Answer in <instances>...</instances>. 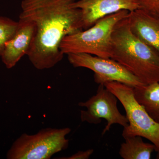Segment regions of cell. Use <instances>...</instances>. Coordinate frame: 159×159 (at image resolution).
<instances>
[{
    "label": "cell",
    "instance_id": "1",
    "mask_svg": "<svg viewBox=\"0 0 159 159\" xmlns=\"http://www.w3.org/2000/svg\"><path fill=\"white\" fill-rule=\"evenodd\" d=\"M77 0H22L19 19L32 22L35 31L27 56L36 69H51L62 60L60 44L67 35L83 30Z\"/></svg>",
    "mask_w": 159,
    "mask_h": 159
},
{
    "label": "cell",
    "instance_id": "2",
    "mask_svg": "<svg viewBox=\"0 0 159 159\" xmlns=\"http://www.w3.org/2000/svg\"><path fill=\"white\" fill-rule=\"evenodd\" d=\"M128 16L117 23L113 31L111 58L144 84L159 82V54L134 34Z\"/></svg>",
    "mask_w": 159,
    "mask_h": 159
},
{
    "label": "cell",
    "instance_id": "3",
    "mask_svg": "<svg viewBox=\"0 0 159 159\" xmlns=\"http://www.w3.org/2000/svg\"><path fill=\"white\" fill-rule=\"evenodd\" d=\"M129 11L122 10L107 16L84 31L67 35L60 44L64 54L86 53L111 58L112 35L117 23L128 17Z\"/></svg>",
    "mask_w": 159,
    "mask_h": 159
},
{
    "label": "cell",
    "instance_id": "4",
    "mask_svg": "<svg viewBox=\"0 0 159 159\" xmlns=\"http://www.w3.org/2000/svg\"><path fill=\"white\" fill-rule=\"evenodd\" d=\"M69 127L42 129L37 133L23 134L16 139L6 154L8 159H50L55 154L68 148L66 137Z\"/></svg>",
    "mask_w": 159,
    "mask_h": 159
},
{
    "label": "cell",
    "instance_id": "5",
    "mask_svg": "<svg viewBox=\"0 0 159 159\" xmlns=\"http://www.w3.org/2000/svg\"><path fill=\"white\" fill-rule=\"evenodd\" d=\"M104 86L116 95L123 106L129 124L123 128L122 137L139 136L149 140L159 151V124L151 118L135 98L133 87L117 81L105 83Z\"/></svg>",
    "mask_w": 159,
    "mask_h": 159
},
{
    "label": "cell",
    "instance_id": "6",
    "mask_svg": "<svg viewBox=\"0 0 159 159\" xmlns=\"http://www.w3.org/2000/svg\"><path fill=\"white\" fill-rule=\"evenodd\" d=\"M67 55L69 62L74 67L85 68L93 71L94 80L98 84L117 81L133 87L144 85L123 66L111 58L86 53H70Z\"/></svg>",
    "mask_w": 159,
    "mask_h": 159
},
{
    "label": "cell",
    "instance_id": "7",
    "mask_svg": "<svg viewBox=\"0 0 159 159\" xmlns=\"http://www.w3.org/2000/svg\"><path fill=\"white\" fill-rule=\"evenodd\" d=\"M118 98L109 90L103 84H99L97 93L85 102H79L78 105L85 107L80 111V119L82 122L90 124L100 123L102 119L107 122L102 132V135L110 129L114 124H119L126 127L129 124L126 116L119 111L117 106Z\"/></svg>",
    "mask_w": 159,
    "mask_h": 159
},
{
    "label": "cell",
    "instance_id": "8",
    "mask_svg": "<svg viewBox=\"0 0 159 159\" xmlns=\"http://www.w3.org/2000/svg\"><path fill=\"white\" fill-rule=\"evenodd\" d=\"M75 6L80 10L84 30L109 15L122 10L131 12L139 9L136 0H77Z\"/></svg>",
    "mask_w": 159,
    "mask_h": 159
},
{
    "label": "cell",
    "instance_id": "9",
    "mask_svg": "<svg viewBox=\"0 0 159 159\" xmlns=\"http://www.w3.org/2000/svg\"><path fill=\"white\" fill-rule=\"evenodd\" d=\"M17 31L6 43L1 56L2 61L7 69H11L31 48L35 34V28L32 22L19 19Z\"/></svg>",
    "mask_w": 159,
    "mask_h": 159
},
{
    "label": "cell",
    "instance_id": "10",
    "mask_svg": "<svg viewBox=\"0 0 159 159\" xmlns=\"http://www.w3.org/2000/svg\"><path fill=\"white\" fill-rule=\"evenodd\" d=\"M128 19L134 34L159 54V16L139 9L129 12Z\"/></svg>",
    "mask_w": 159,
    "mask_h": 159
},
{
    "label": "cell",
    "instance_id": "11",
    "mask_svg": "<svg viewBox=\"0 0 159 159\" xmlns=\"http://www.w3.org/2000/svg\"><path fill=\"white\" fill-rule=\"evenodd\" d=\"M134 94L151 118L159 124V82L134 87Z\"/></svg>",
    "mask_w": 159,
    "mask_h": 159
},
{
    "label": "cell",
    "instance_id": "12",
    "mask_svg": "<svg viewBox=\"0 0 159 159\" xmlns=\"http://www.w3.org/2000/svg\"><path fill=\"white\" fill-rule=\"evenodd\" d=\"M119 149V154L124 159H150L155 151L153 144L146 143L139 136L125 138Z\"/></svg>",
    "mask_w": 159,
    "mask_h": 159
},
{
    "label": "cell",
    "instance_id": "13",
    "mask_svg": "<svg viewBox=\"0 0 159 159\" xmlns=\"http://www.w3.org/2000/svg\"><path fill=\"white\" fill-rule=\"evenodd\" d=\"M18 26V21L9 18L0 16V57L6 43L14 36Z\"/></svg>",
    "mask_w": 159,
    "mask_h": 159
},
{
    "label": "cell",
    "instance_id": "14",
    "mask_svg": "<svg viewBox=\"0 0 159 159\" xmlns=\"http://www.w3.org/2000/svg\"><path fill=\"white\" fill-rule=\"evenodd\" d=\"M139 9L150 14L159 16V0H136Z\"/></svg>",
    "mask_w": 159,
    "mask_h": 159
},
{
    "label": "cell",
    "instance_id": "15",
    "mask_svg": "<svg viewBox=\"0 0 159 159\" xmlns=\"http://www.w3.org/2000/svg\"><path fill=\"white\" fill-rule=\"evenodd\" d=\"M94 152L93 149L86 151H79L77 153L74 154L70 157H62L59 158L60 159H88Z\"/></svg>",
    "mask_w": 159,
    "mask_h": 159
},
{
    "label": "cell",
    "instance_id": "16",
    "mask_svg": "<svg viewBox=\"0 0 159 159\" xmlns=\"http://www.w3.org/2000/svg\"><path fill=\"white\" fill-rule=\"evenodd\" d=\"M156 158L157 159H159V151L158 152L157 154Z\"/></svg>",
    "mask_w": 159,
    "mask_h": 159
}]
</instances>
